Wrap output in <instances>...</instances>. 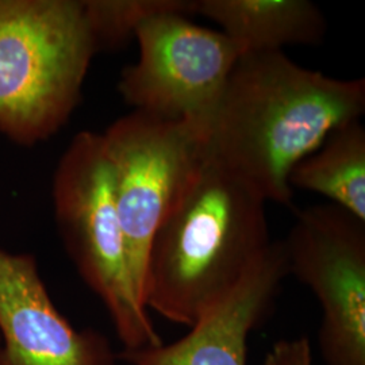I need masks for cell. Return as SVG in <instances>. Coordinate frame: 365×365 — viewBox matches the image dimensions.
<instances>
[{
  "label": "cell",
  "instance_id": "1",
  "mask_svg": "<svg viewBox=\"0 0 365 365\" xmlns=\"http://www.w3.org/2000/svg\"><path fill=\"white\" fill-rule=\"evenodd\" d=\"M365 111L363 78L295 64L283 51L241 56L202 130L205 156L265 202L291 205V170Z\"/></svg>",
  "mask_w": 365,
  "mask_h": 365
},
{
  "label": "cell",
  "instance_id": "2",
  "mask_svg": "<svg viewBox=\"0 0 365 365\" xmlns=\"http://www.w3.org/2000/svg\"><path fill=\"white\" fill-rule=\"evenodd\" d=\"M265 200L207 157L150 242L143 302L192 327L272 245Z\"/></svg>",
  "mask_w": 365,
  "mask_h": 365
},
{
  "label": "cell",
  "instance_id": "3",
  "mask_svg": "<svg viewBox=\"0 0 365 365\" xmlns=\"http://www.w3.org/2000/svg\"><path fill=\"white\" fill-rule=\"evenodd\" d=\"M98 52L86 0H0V134L21 146L53 137Z\"/></svg>",
  "mask_w": 365,
  "mask_h": 365
},
{
  "label": "cell",
  "instance_id": "4",
  "mask_svg": "<svg viewBox=\"0 0 365 365\" xmlns=\"http://www.w3.org/2000/svg\"><path fill=\"white\" fill-rule=\"evenodd\" d=\"M52 196L66 252L105 304L125 352L163 344L133 283L102 134L73 137L54 170Z\"/></svg>",
  "mask_w": 365,
  "mask_h": 365
},
{
  "label": "cell",
  "instance_id": "5",
  "mask_svg": "<svg viewBox=\"0 0 365 365\" xmlns=\"http://www.w3.org/2000/svg\"><path fill=\"white\" fill-rule=\"evenodd\" d=\"M102 137L133 283L144 304L150 242L205 160L202 133L188 120L133 110Z\"/></svg>",
  "mask_w": 365,
  "mask_h": 365
},
{
  "label": "cell",
  "instance_id": "6",
  "mask_svg": "<svg viewBox=\"0 0 365 365\" xmlns=\"http://www.w3.org/2000/svg\"><path fill=\"white\" fill-rule=\"evenodd\" d=\"M134 38L138 60L123 69L118 84L125 102L157 117L188 120L202 133L241 57L235 43L180 13L149 18Z\"/></svg>",
  "mask_w": 365,
  "mask_h": 365
},
{
  "label": "cell",
  "instance_id": "7",
  "mask_svg": "<svg viewBox=\"0 0 365 365\" xmlns=\"http://www.w3.org/2000/svg\"><path fill=\"white\" fill-rule=\"evenodd\" d=\"M288 274L322 309L325 365H365V222L331 203L302 210L282 241Z\"/></svg>",
  "mask_w": 365,
  "mask_h": 365
},
{
  "label": "cell",
  "instance_id": "8",
  "mask_svg": "<svg viewBox=\"0 0 365 365\" xmlns=\"http://www.w3.org/2000/svg\"><path fill=\"white\" fill-rule=\"evenodd\" d=\"M0 365H115L103 334L57 310L36 257L0 249Z\"/></svg>",
  "mask_w": 365,
  "mask_h": 365
},
{
  "label": "cell",
  "instance_id": "9",
  "mask_svg": "<svg viewBox=\"0 0 365 365\" xmlns=\"http://www.w3.org/2000/svg\"><path fill=\"white\" fill-rule=\"evenodd\" d=\"M287 274L282 242H272L235 289L184 337L122 357L130 365H247L249 333L268 313Z\"/></svg>",
  "mask_w": 365,
  "mask_h": 365
},
{
  "label": "cell",
  "instance_id": "10",
  "mask_svg": "<svg viewBox=\"0 0 365 365\" xmlns=\"http://www.w3.org/2000/svg\"><path fill=\"white\" fill-rule=\"evenodd\" d=\"M200 14L222 27L240 56L279 52L324 38V14L309 0H196Z\"/></svg>",
  "mask_w": 365,
  "mask_h": 365
},
{
  "label": "cell",
  "instance_id": "11",
  "mask_svg": "<svg viewBox=\"0 0 365 365\" xmlns=\"http://www.w3.org/2000/svg\"><path fill=\"white\" fill-rule=\"evenodd\" d=\"M291 190L325 196L331 205L365 222V129L360 119L330 131L291 170Z\"/></svg>",
  "mask_w": 365,
  "mask_h": 365
},
{
  "label": "cell",
  "instance_id": "12",
  "mask_svg": "<svg viewBox=\"0 0 365 365\" xmlns=\"http://www.w3.org/2000/svg\"><path fill=\"white\" fill-rule=\"evenodd\" d=\"M86 10L101 51L122 45L141 24L160 14H196V0H86Z\"/></svg>",
  "mask_w": 365,
  "mask_h": 365
},
{
  "label": "cell",
  "instance_id": "13",
  "mask_svg": "<svg viewBox=\"0 0 365 365\" xmlns=\"http://www.w3.org/2000/svg\"><path fill=\"white\" fill-rule=\"evenodd\" d=\"M262 365H313L310 339L298 337L276 341Z\"/></svg>",
  "mask_w": 365,
  "mask_h": 365
}]
</instances>
